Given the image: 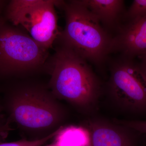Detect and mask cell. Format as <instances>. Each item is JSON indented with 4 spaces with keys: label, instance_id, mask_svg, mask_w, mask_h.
<instances>
[{
    "label": "cell",
    "instance_id": "cell-16",
    "mask_svg": "<svg viewBox=\"0 0 146 146\" xmlns=\"http://www.w3.org/2000/svg\"><path fill=\"white\" fill-rule=\"evenodd\" d=\"M9 1L5 0H0V21L3 17L4 12L6 7L8 4Z\"/></svg>",
    "mask_w": 146,
    "mask_h": 146
},
{
    "label": "cell",
    "instance_id": "cell-11",
    "mask_svg": "<svg viewBox=\"0 0 146 146\" xmlns=\"http://www.w3.org/2000/svg\"><path fill=\"white\" fill-rule=\"evenodd\" d=\"M145 16H146V0H135L125 12L124 18L127 23Z\"/></svg>",
    "mask_w": 146,
    "mask_h": 146
},
{
    "label": "cell",
    "instance_id": "cell-15",
    "mask_svg": "<svg viewBox=\"0 0 146 146\" xmlns=\"http://www.w3.org/2000/svg\"><path fill=\"white\" fill-rule=\"evenodd\" d=\"M138 58L140 60L138 62L140 68L146 80V52Z\"/></svg>",
    "mask_w": 146,
    "mask_h": 146
},
{
    "label": "cell",
    "instance_id": "cell-3",
    "mask_svg": "<svg viewBox=\"0 0 146 146\" xmlns=\"http://www.w3.org/2000/svg\"><path fill=\"white\" fill-rule=\"evenodd\" d=\"M61 8L65 26L56 41L86 61L101 65L112 52L113 37L81 0L65 1Z\"/></svg>",
    "mask_w": 146,
    "mask_h": 146
},
{
    "label": "cell",
    "instance_id": "cell-13",
    "mask_svg": "<svg viewBox=\"0 0 146 146\" xmlns=\"http://www.w3.org/2000/svg\"><path fill=\"white\" fill-rule=\"evenodd\" d=\"M115 122L131 128L141 133L146 134V120H121L114 119Z\"/></svg>",
    "mask_w": 146,
    "mask_h": 146
},
{
    "label": "cell",
    "instance_id": "cell-18",
    "mask_svg": "<svg viewBox=\"0 0 146 146\" xmlns=\"http://www.w3.org/2000/svg\"><path fill=\"white\" fill-rule=\"evenodd\" d=\"M45 146H56V144L54 143H52L49 144V145H46Z\"/></svg>",
    "mask_w": 146,
    "mask_h": 146
},
{
    "label": "cell",
    "instance_id": "cell-8",
    "mask_svg": "<svg viewBox=\"0 0 146 146\" xmlns=\"http://www.w3.org/2000/svg\"><path fill=\"white\" fill-rule=\"evenodd\" d=\"M134 58L146 52V16L127 22L113 37L112 52Z\"/></svg>",
    "mask_w": 146,
    "mask_h": 146
},
{
    "label": "cell",
    "instance_id": "cell-9",
    "mask_svg": "<svg viewBox=\"0 0 146 146\" xmlns=\"http://www.w3.org/2000/svg\"><path fill=\"white\" fill-rule=\"evenodd\" d=\"M82 2L107 29L118 27L123 16L124 1L122 0H81Z\"/></svg>",
    "mask_w": 146,
    "mask_h": 146
},
{
    "label": "cell",
    "instance_id": "cell-5",
    "mask_svg": "<svg viewBox=\"0 0 146 146\" xmlns=\"http://www.w3.org/2000/svg\"><path fill=\"white\" fill-rule=\"evenodd\" d=\"M54 0L9 1L3 17L13 25L27 33L41 46L52 48L60 32Z\"/></svg>",
    "mask_w": 146,
    "mask_h": 146
},
{
    "label": "cell",
    "instance_id": "cell-12",
    "mask_svg": "<svg viewBox=\"0 0 146 146\" xmlns=\"http://www.w3.org/2000/svg\"><path fill=\"white\" fill-rule=\"evenodd\" d=\"M60 127L49 135L41 139L37 140H27L23 139L15 142L0 143V146H42L49 140L55 136L58 132Z\"/></svg>",
    "mask_w": 146,
    "mask_h": 146
},
{
    "label": "cell",
    "instance_id": "cell-4",
    "mask_svg": "<svg viewBox=\"0 0 146 146\" xmlns=\"http://www.w3.org/2000/svg\"><path fill=\"white\" fill-rule=\"evenodd\" d=\"M48 50L3 17L0 21L1 85L46 67Z\"/></svg>",
    "mask_w": 146,
    "mask_h": 146
},
{
    "label": "cell",
    "instance_id": "cell-1",
    "mask_svg": "<svg viewBox=\"0 0 146 146\" xmlns=\"http://www.w3.org/2000/svg\"><path fill=\"white\" fill-rule=\"evenodd\" d=\"M0 90L7 121L16 123L36 139L46 137L62 126L67 112L49 88L14 81L1 85Z\"/></svg>",
    "mask_w": 146,
    "mask_h": 146
},
{
    "label": "cell",
    "instance_id": "cell-14",
    "mask_svg": "<svg viewBox=\"0 0 146 146\" xmlns=\"http://www.w3.org/2000/svg\"><path fill=\"white\" fill-rule=\"evenodd\" d=\"M13 129L10 126V123L7 121L5 124L0 127V143L4 142L8 136L9 133Z\"/></svg>",
    "mask_w": 146,
    "mask_h": 146
},
{
    "label": "cell",
    "instance_id": "cell-2",
    "mask_svg": "<svg viewBox=\"0 0 146 146\" xmlns=\"http://www.w3.org/2000/svg\"><path fill=\"white\" fill-rule=\"evenodd\" d=\"M46 68L51 75L48 88L54 96L84 114L94 115L103 90L100 80L87 61L60 44L48 60Z\"/></svg>",
    "mask_w": 146,
    "mask_h": 146
},
{
    "label": "cell",
    "instance_id": "cell-7",
    "mask_svg": "<svg viewBox=\"0 0 146 146\" xmlns=\"http://www.w3.org/2000/svg\"><path fill=\"white\" fill-rule=\"evenodd\" d=\"M86 127L91 134L92 146H145L146 134L105 119L91 116Z\"/></svg>",
    "mask_w": 146,
    "mask_h": 146
},
{
    "label": "cell",
    "instance_id": "cell-6",
    "mask_svg": "<svg viewBox=\"0 0 146 146\" xmlns=\"http://www.w3.org/2000/svg\"><path fill=\"white\" fill-rule=\"evenodd\" d=\"M107 93L110 100L120 111L146 116V80L134 58L123 56L112 64Z\"/></svg>",
    "mask_w": 146,
    "mask_h": 146
},
{
    "label": "cell",
    "instance_id": "cell-10",
    "mask_svg": "<svg viewBox=\"0 0 146 146\" xmlns=\"http://www.w3.org/2000/svg\"><path fill=\"white\" fill-rule=\"evenodd\" d=\"M54 138L56 146H92L89 129L82 126H62Z\"/></svg>",
    "mask_w": 146,
    "mask_h": 146
},
{
    "label": "cell",
    "instance_id": "cell-17",
    "mask_svg": "<svg viewBox=\"0 0 146 146\" xmlns=\"http://www.w3.org/2000/svg\"><path fill=\"white\" fill-rule=\"evenodd\" d=\"M6 123L7 121L6 122H4V121L2 115L1 114V111H0V127L4 125Z\"/></svg>",
    "mask_w": 146,
    "mask_h": 146
}]
</instances>
